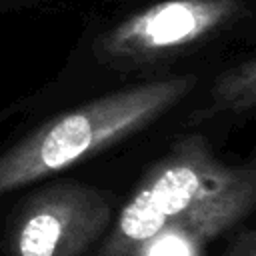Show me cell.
I'll return each mask as SVG.
<instances>
[{"label":"cell","mask_w":256,"mask_h":256,"mask_svg":"<svg viewBox=\"0 0 256 256\" xmlns=\"http://www.w3.org/2000/svg\"><path fill=\"white\" fill-rule=\"evenodd\" d=\"M234 226L236 222L224 216H196L178 220L146 240L136 256H202L204 244Z\"/></svg>","instance_id":"5"},{"label":"cell","mask_w":256,"mask_h":256,"mask_svg":"<svg viewBox=\"0 0 256 256\" xmlns=\"http://www.w3.org/2000/svg\"><path fill=\"white\" fill-rule=\"evenodd\" d=\"M112 198L90 184L62 180L38 188L8 230L10 256H84L108 232Z\"/></svg>","instance_id":"4"},{"label":"cell","mask_w":256,"mask_h":256,"mask_svg":"<svg viewBox=\"0 0 256 256\" xmlns=\"http://www.w3.org/2000/svg\"><path fill=\"white\" fill-rule=\"evenodd\" d=\"M256 104V60L252 56L222 70L212 84V112H252Z\"/></svg>","instance_id":"6"},{"label":"cell","mask_w":256,"mask_h":256,"mask_svg":"<svg viewBox=\"0 0 256 256\" xmlns=\"http://www.w3.org/2000/svg\"><path fill=\"white\" fill-rule=\"evenodd\" d=\"M30 0H0V8H12V6H20V4H26Z\"/></svg>","instance_id":"8"},{"label":"cell","mask_w":256,"mask_h":256,"mask_svg":"<svg viewBox=\"0 0 256 256\" xmlns=\"http://www.w3.org/2000/svg\"><path fill=\"white\" fill-rule=\"evenodd\" d=\"M196 84L194 74L140 82L50 118L0 154V196L66 170L148 128Z\"/></svg>","instance_id":"2"},{"label":"cell","mask_w":256,"mask_h":256,"mask_svg":"<svg viewBox=\"0 0 256 256\" xmlns=\"http://www.w3.org/2000/svg\"><path fill=\"white\" fill-rule=\"evenodd\" d=\"M254 200L252 164H224L202 134H186L142 176L94 256H136L156 232L186 218L224 216L240 224Z\"/></svg>","instance_id":"1"},{"label":"cell","mask_w":256,"mask_h":256,"mask_svg":"<svg viewBox=\"0 0 256 256\" xmlns=\"http://www.w3.org/2000/svg\"><path fill=\"white\" fill-rule=\"evenodd\" d=\"M220 256H256V234H254V230L246 228V230L238 232Z\"/></svg>","instance_id":"7"},{"label":"cell","mask_w":256,"mask_h":256,"mask_svg":"<svg viewBox=\"0 0 256 256\" xmlns=\"http://www.w3.org/2000/svg\"><path fill=\"white\" fill-rule=\"evenodd\" d=\"M244 14V0H164L104 30L94 50L108 66H150L204 42Z\"/></svg>","instance_id":"3"}]
</instances>
